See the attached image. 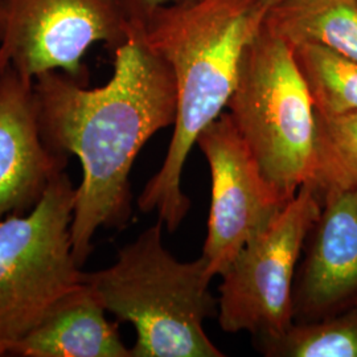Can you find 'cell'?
Instances as JSON below:
<instances>
[{
    "instance_id": "5bb4252c",
    "label": "cell",
    "mask_w": 357,
    "mask_h": 357,
    "mask_svg": "<svg viewBox=\"0 0 357 357\" xmlns=\"http://www.w3.org/2000/svg\"><path fill=\"white\" fill-rule=\"evenodd\" d=\"M317 125L315 165L307 183L323 203L330 195L357 187V113L317 114Z\"/></svg>"
},
{
    "instance_id": "8fae6325",
    "label": "cell",
    "mask_w": 357,
    "mask_h": 357,
    "mask_svg": "<svg viewBox=\"0 0 357 357\" xmlns=\"http://www.w3.org/2000/svg\"><path fill=\"white\" fill-rule=\"evenodd\" d=\"M106 312L84 281L48 310L36 327L13 345L10 356L131 357L118 323L109 321Z\"/></svg>"
},
{
    "instance_id": "52a82bcc",
    "label": "cell",
    "mask_w": 357,
    "mask_h": 357,
    "mask_svg": "<svg viewBox=\"0 0 357 357\" xmlns=\"http://www.w3.org/2000/svg\"><path fill=\"white\" fill-rule=\"evenodd\" d=\"M130 28L118 0H0V72L35 79L59 70L88 84L90 47L115 50Z\"/></svg>"
},
{
    "instance_id": "e0dca14e",
    "label": "cell",
    "mask_w": 357,
    "mask_h": 357,
    "mask_svg": "<svg viewBox=\"0 0 357 357\" xmlns=\"http://www.w3.org/2000/svg\"><path fill=\"white\" fill-rule=\"evenodd\" d=\"M261 1H262L264 7H265V10H266V13H268V8H270V7H273L274 4H277L280 0H261Z\"/></svg>"
},
{
    "instance_id": "3957f363",
    "label": "cell",
    "mask_w": 357,
    "mask_h": 357,
    "mask_svg": "<svg viewBox=\"0 0 357 357\" xmlns=\"http://www.w3.org/2000/svg\"><path fill=\"white\" fill-rule=\"evenodd\" d=\"M162 229L158 221L119 249L112 266L84 273V281L107 312L134 326L131 357L225 356L205 333V319L218 312L208 264L203 255L178 261L165 248Z\"/></svg>"
},
{
    "instance_id": "30bf717a",
    "label": "cell",
    "mask_w": 357,
    "mask_h": 357,
    "mask_svg": "<svg viewBox=\"0 0 357 357\" xmlns=\"http://www.w3.org/2000/svg\"><path fill=\"white\" fill-rule=\"evenodd\" d=\"M68 156L52 153L38 126L35 79L8 66L0 72V221L33 209Z\"/></svg>"
},
{
    "instance_id": "9c48e42d",
    "label": "cell",
    "mask_w": 357,
    "mask_h": 357,
    "mask_svg": "<svg viewBox=\"0 0 357 357\" xmlns=\"http://www.w3.org/2000/svg\"><path fill=\"white\" fill-rule=\"evenodd\" d=\"M357 305V187L326 197L307 234L293 287L294 323Z\"/></svg>"
},
{
    "instance_id": "ba28073f",
    "label": "cell",
    "mask_w": 357,
    "mask_h": 357,
    "mask_svg": "<svg viewBox=\"0 0 357 357\" xmlns=\"http://www.w3.org/2000/svg\"><path fill=\"white\" fill-rule=\"evenodd\" d=\"M211 169L212 200L203 257L209 273L222 275L243 246L268 227L284 200L265 178L229 113L197 137Z\"/></svg>"
},
{
    "instance_id": "4fadbf2b",
    "label": "cell",
    "mask_w": 357,
    "mask_h": 357,
    "mask_svg": "<svg viewBox=\"0 0 357 357\" xmlns=\"http://www.w3.org/2000/svg\"><path fill=\"white\" fill-rule=\"evenodd\" d=\"M293 48L315 113L324 116L357 113V61L319 44Z\"/></svg>"
},
{
    "instance_id": "7c38bea8",
    "label": "cell",
    "mask_w": 357,
    "mask_h": 357,
    "mask_svg": "<svg viewBox=\"0 0 357 357\" xmlns=\"http://www.w3.org/2000/svg\"><path fill=\"white\" fill-rule=\"evenodd\" d=\"M264 26L293 47L319 44L357 61V0H280Z\"/></svg>"
},
{
    "instance_id": "8992f818",
    "label": "cell",
    "mask_w": 357,
    "mask_h": 357,
    "mask_svg": "<svg viewBox=\"0 0 357 357\" xmlns=\"http://www.w3.org/2000/svg\"><path fill=\"white\" fill-rule=\"evenodd\" d=\"M320 211L319 196L306 183L243 246L221 275L217 317L222 331L249 332L255 347L280 337L293 326L294 280Z\"/></svg>"
},
{
    "instance_id": "2e32d148",
    "label": "cell",
    "mask_w": 357,
    "mask_h": 357,
    "mask_svg": "<svg viewBox=\"0 0 357 357\" xmlns=\"http://www.w3.org/2000/svg\"><path fill=\"white\" fill-rule=\"evenodd\" d=\"M175 1L180 0H118L130 24H141L155 10Z\"/></svg>"
},
{
    "instance_id": "5b68a950",
    "label": "cell",
    "mask_w": 357,
    "mask_h": 357,
    "mask_svg": "<svg viewBox=\"0 0 357 357\" xmlns=\"http://www.w3.org/2000/svg\"><path fill=\"white\" fill-rule=\"evenodd\" d=\"M75 203L76 187L64 171L33 209L0 221V357L84 282L70 240Z\"/></svg>"
},
{
    "instance_id": "277c9868",
    "label": "cell",
    "mask_w": 357,
    "mask_h": 357,
    "mask_svg": "<svg viewBox=\"0 0 357 357\" xmlns=\"http://www.w3.org/2000/svg\"><path fill=\"white\" fill-rule=\"evenodd\" d=\"M227 107L265 178L290 202L312 176L318 137L293 45L262 26L245 50Z\"/></svg>"
},
{
    "instance_id": "9a60e30c",
    "label": "cell",
    "mask_w": 357,
    "mask_h": 357,
    "mask_svg": "<svg viewBox=\"0 0 357 357\" xmlns=\"http://www.w3.org/2000/svg\"><path fill=\"white\" fill-rule=\"evenodd\" d=\"M255 348L268 357H357V305L327 319L293 323Z\"/></svg>"
},
{
    "instance_id": "7a4b0ae2",
    "label": "cell",
    "mask_w": 357,
    "mask_h": 357,
    "mask_svg": "<svg viewBox=\"0 0 357 357\" xmlns=\"http://www.w3.org/2000/svg\"><path fill=\"white\" fill-rule=\"evenodd\" d=\"M265 16L261 0H180L132 24L166 60L176 84V118L166 159L138 199L142 212H156L168 231L178 229L191 208L181 190L187 158L200 132L228 105L245 50Z\"/></svg>"
},
{
    "instance_id": "6da1fadb",
    "label": "cell",
    "mask_w": 357,
    "mask_h": 357,
    "mask_svg": "<svg viewBox=\"0 0 357 357\" xmlns=\"http://www.w3.org/2000/svg\"><path fill=\"white\" fill-rule=\"evenodd\" d=\"M130 26L126 41L114 50L113 76L102 86L89 89L59 70L35 78L41 139L52 153L75 155L82 167L70 224L79 268L97 230L128 225L131 167L153 134L176 118L172 69Z\"/></svg>"
}]
</instances>
